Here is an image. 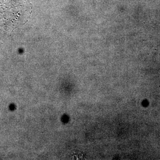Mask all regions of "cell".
Listing matches in <instances>:
<instances>
[]
</instances>
